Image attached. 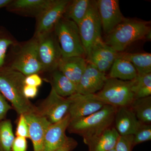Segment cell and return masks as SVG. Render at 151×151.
Masks as SVG:
<instances>
[{"mask_svg": "<svg viewBox=\"0 0 151 151\" xmlns=\"http://www.w3.org/2000/svg\"><path fill=\"white\" fill-rule=\"evenodd\" d=\"M25 76L9 66L0 68V92L19 115L37 112V106L24 94Z\"/></svg>", "mask_w": 151, "mask_h": 151, "instance_id": "6da1fadb", "label": "cell"}, {"mask_svg": "<svg viewBox=\"0 0 151 151\" xmlns=\"http://www.w3.org/2000/svg\"><path fill=\"white\" fill-rule=\"evenodd\" d=\"M117 108L105 105L100 111L91 115L70 120L67 130L83 138L85 145L106 129L113 126Z\"/></svg>", "mask_w": 151, "mask_h": 151, "instance_id": "7a4b0ae2", "label": "cell"}, {"mask_svg": "<svg viewBox=\"0 0 151 151\" xmlns=\"http://www.w3.org/2000/svg\"><path fill=\"white\" fill-rule=\"evenodd\" d=\"M150 32L149 22L125 18L107 35L105 42L121 53L133 42L146 38Z\"/></svg>", "mask_w": 151, "mask_h": 151, "instance_id": "3957f363", "label": "cell"}, {"mask_svg": "<svg viewBox=\"0 0 151 151\" xmlns=\"http://www.w3.org/2000/svg\"><path fill=\"white\" fill-rule=\"evenodd\" d=\"M54 31L61 50L63 57H86L78 25L63 17L55 24Z\"/></svg>", "mask_w": 151, "mask_h": 151, "instance_id": "277c9868", "label": "cell"}, {"mask_svg": "<svg viewBox=\"0 0 151 151\" xmlns=\"http://www.w3.org/2000/svg\"><path fill=\"white\" fill-rule=\"evenodd\" d=\"M95 94L105 105L117 108L129 106L134 99L132 81L117 78H108L102 89Z\"/></svg>", "mask_w": 151, "mask_h": 151, "instance_id": "5b68a950", "label": "cell"}, {"mask_svg": "<svg viewBox=\"0 0 151 151\" xmlns=\"http://www.w3.org/2000/svg\"><path fill=\"white\" fill-rule=\"evenodd\" d=\"M38 39L34 36L22 45L9 67L27 76L43 72L38 54Z\"/></svg>", "mask_w": 151, "mask_h": 151, "instance_id": "8992f818", "label": "cell"}, {"mask_svg": "<svg viewBox=\"0 0 151 151\" xmlns=\"http://www.w3.org/2000/svg\"><path fill=\"white\" fill-rule=\"evenodd\" d=\"M86 56L93 45L102 40V24L97 9V1H92L86 16L78 26Z\"/></svg>", "mask_w": 151, "mask_h": 151, "instance_id": "52a82bcc", "label": "cell"}, {"mask_svg": "<svg viewBox=\"0 0 151 151\" xmlns=\"http://www.w3.org/2000/svg\"><path fill=\"white\" fill-rule=\"evenodd\" d=\"M37 37L38 39L39 57L43 72H51L57 70L62 55L54 29Z\"/></svg>", "mask_w": 151, "mask_h": 151, "instance_id": "ba28073f", "label": "cell"}, {"mask_svg": "<svg viewBox=\"0 0 151 151\" xmlns=\"http://www.w3.org/2000/svg\"><path fill=\"white\" fill-rule=\"evenodd\" d=\"M70 101L52 89L47 97L37 106L35 114L45 117L51 124L59 122L68 114Z\"/></svg>", "mask_w": 151, "mask_h": 151, "instance_id": "9c48e42d", "label": "cell"}, {"mask_svg": "<svg viewBox=\"0 0 151 151\" xmlns=\"http://www.w3.org/2000/svg\"><path fill=\"white\" fill-rule=\"evenodd\" d=\"M67 98L70 101L68 114L70 120L89 116L100 111L106 105L95 94L76 93Z\"/></svg>", "mask_w": 151, "mask_h": 151, "instance_id": "30bf717a", "label": "cell"}, {"mask_svg": "<svg viewBox=\"0 0 151 151\" xmlns=\"http://www.w3.org/2000/svg\"><path fill=\"white\" fill-rule=\"evenodd\" d=\"M97 9L102 29L107 35L125 19L118 0H98Z\"/></svg>", "mask_w": 151, "mask_h": 151, "instance_id": "8fae6325", "label": "cell"}, {"mask_svg": "<svg viewBox=\"0 0 151 151\" xmlns=\"http://www.w3.org/2000/svg\"><path fill=\"white\" fill-rule=\"evenodd\" d=\"M69 2L68 0H53L51 5L37 18L35 36L37 37L53 30L63 17Z\"/></svg>", "mask_w": 151, "mask_h": 151, "instance_id": "7c38bea8", "label": "cell"}, {"mask_svg": "<svg viewBox=\"0 0 151 151\" xmlns=\"http://www.w3.org/2000/svg\"><path fill=\"white\" fill-rule=\"evenodd\" d=\"M108 78L106 73L100 72L87 63L86 69L76 86V93L96 94L102 89Z\"/></svg>", "mask_w": 151, "mask_h": 151, "instance_id": "4fadbf2b", "label": "cell"}, {"mask_svg": "<svg viewBox=\"0 0 151 151\" xmlns=\"http://www.w3.org/2000/svg\"><path fill=\"white\" fill-rule=\"evenodd\" d=\"M70 122L69 114L59 122L51 124L45 136L44 151H53L63 145L68 137L65 132Z\"/></svg>", "mask_w": 151, "mask_h": 151, "instance_id": "5bb4252c", "label": "cell"}, {"mask_svg": "<svg viewBox=\"0 0 151 151\" xmlns=\"http://www.w3.org/2000/svg\"><path fill=\"white\" fill-rule=\"evenodd\" d=\"M141 124L130 106L117 108L113 126L120 136L134 135Z\"/></svg>", "mask_w": 151, "mask_h": 151, "instance_id": "9a60e30c", "label": "cell"}, {"mask_svg": "<svg viewBox=\"0 0 151 151\" xmlns=\"http://www.w3.org/2000/svg\"><path fill=\"white\" fill-rule=\"evenodd\" d=\"M24 116L28 125L29 139L32 142L34 151H44L45 136L51 123L45 117L35 113Z\"/></svg>", "mask_w": 151, "mask_h": 151, "instance_id": "2e32d148", "label": "cell"}, {"mask_svg": "<svg viewBox=\"0 0 151 151\" xmlns=\"http://www.w3.org/2000/svg\"><path fill=\"white\" fill-rule=\"evenodd\" d=\"M53 0H15L6 7L8 10L38 18L53 2Z\"/></svg>", "mask_w": 151, "mask_h": 151, "instance_id": "e0dca14e", "label": "cell"}, {"mask_svg": "<svg viewBox=\"0 0 151 151\" xmlns=\"http://www.w3.org/2000/svg\"><path fill=\"white\" fill-rule=\"evenodd\" d=\"M87 64L86 58L83 57H62L57 69L77 86Z\"/></svg>", "mask_w": 151, "mask_h": 151, "instance_id": "ac0fdd59", "label": "cell"}, {"mask_svg": "<svg viewBox=\"0 0 151 151\" xmlns=\"http://www.w3.org/2000/svg\"><path fill=\"white\" fill-rule=\"evenodd\" d=\"M120 137L114 126L110 127L86 144L88 151H110L114 150Z\"/></svg>", "mask_w": 151, "mask_h": 151, "instance_id": "d6986e66", "label": "cell"}, {"mask_svg": "<svg viewBox=\"0 0 151 151\" xmlns=\"http://www.w3.org/2000/svg\"><path fill=\"white\" fill-rule=\"evenodd\" d=\"M110 70L108 78L122 81H132L137 75V70L132 63L120 56L114 60Z\"/></svg>", "mask_w": 151, "mask_h": 151, "instance_id": "ffe728a7", "label": "cell"}, {"mask_svg": "<svg viewBox=\"0 0 151 151\" xmlns=\"http://www.w3.org/2000/svg\"><path fill=\"white\" fill-rule=\"evenodd\" d=\"M51 88L57 94L63 97H70L76 93V86L59 70L51 72Z\"/></svg>", "mask_w": 151, "mask_h": 151, "instance_id": "44dd1931", "label": "cell"}, {"mask_svg": "<svg viewBox=\"0 0 151 151\" xmlns=\"http://www.w3.org/2000/svg\"><path fill=\"white\" fill-rule=\"evenodd\" d=\"M92 1L91 0L69 1L63 17L78 26L86 16Z\"/></svg>", "mask_w": 151, "mask_h": 151, "instance_id": "7402d4cb", "label": "cell"}, {"mask_svg": "<svg viewBox=\"0 0 151 151\" xmlns=\"http://www.w3.org/2000/svg\"><path fill=\"white\" fill-rule=\"evenodd\" d=\"M119 56L129 61L137 73H151V54L149 52L121 53Z\"/></svg>", "mask_w": 151, "mask_h": 151, "instance_id": "603a6c76", "label": "cell"}, {"mask_svg": "<svg viewBox=\"0 0 151 151\" xmlns=\"http://www.w3.org/2000/svg\"><path fill=\"white\" fill-rule=\"evenodd\" d=\"M129 106L141 123L151 124V96L134 99Z\"/></svg>", "mask_w": 151, "mask_h": 151, "instance_id": "cb8c5ba5", "label": "cell"}, {"mask_svg": "<svg viewBox=\"0 0 151 151\" xmlns=\"http://www.w3.org/2000/svg\"><path fill=\"white\" fill-rule=\"evenodd\" d=\"M132 91L134 99L151 96V73L139 74L132 80Z\"/></svg>", "mask_w": 151, "mask_h": 151, "instance_id": "d4e9b609", "label": "cell"}, {"mask_svg": "<svg viewBox=\"0 0 151 151\" xmlns=\"http://www.w3.org/2000/svg\"><path fill=\"white\" fill-rule=\"evenodd\" d=\"M119 52L106 44L102 40L98 41L93 45L86 58L90 56H96L113 64L114 60L119 57Z\"/></svg>", "mask_w": 151, "mask_h": 151, "instance_id": "484cf974", "label": "cell"}, {"mask_svg": "<svg viewBox=\"0 0 151 151\" xmlns=\"http://www.w3.org/2000/svg\"><path fill=\"white\" fill-rule=\"evenodd\" d=\"M15 138L11 120L0 121V151H12Z\"/></svg>", "mask_w": 151, "mask_h": 151, "instance_id": "4316f807", "label": "cell"}, {"mask_svg": "<svg viewBox=\"0 0 151 151\" xmlns=\"http://www.w3.org/2000/svg\"><path fill=\"white\" fill-rule=\"evenodd\" d=\"M133 136V145L135 146L151 140V124H141Z\"/></svg>", "mask_w": 151, "mask_h": 151, "instance_id": "83f0119b", "label": "cell"}, {"mask_svg": "<svg viewBox=\"0 0 151 151\" xmlns=\"http://www.w3.org/2000/svg\"><path fill=\"white\" fill-rule=\"evenodd\" d=\"M88 63L92 64L100 72L106 73L110 70L112 64L105 60L96 56H90L86 58Z\"/></svg>", "mask_w": 151, "mask_h": 151, "instance_id": "f1b7e54d", "label": "cell"}, {"mask_svg": "<svg viewBox=\"0 0 151 151\" xmlns=\"http://www.w3.org/2000/svg\"><path fill=\"white\" fill-rule=\"evenodd\" d=\"M134 147L133 135L120 136L115 150L116 151H132Z\"/></svg>", "mask_w": 151, "mask_h": 151, "instance_id": "f546056e", "label": "cell"}, {"mask_svg": "<svg viewBox=\"0 0 151 151\" xmlns=\"http://www.w3.org/2000/svg\"><path fill=\"white\" fill-rule=\"evenodd\" d=\"M15 135L16 137H22L26 139L29 138L28 125L23 114L19 115L16 129Z\"/></svg>", "mask_w": 151, "mask_h": 151, "instance_id": "4dcf8cb0", "label": "cell"}, {"mask_svg": "<svg viewBox=\"0 0 151 151\" xmlns=\"http://www.w3.org/2000/svg\"><path fill=\"white\" fill-rule=\"evenodd\" d=\"M13 44L14 41L11 39L0 36V68L4 66L8 49Z\"/></svg>", "mask_w": 151, "mask_h": 151, "instance_id": "1f68e13d", "label": "cell"}, {"mask_svg": "<svg viewBox=\"0 0 151 151\" xmlns=\"http://www.w3.org/2000/svg\"><path fill=\"white\" fill-rule=\"evenodd\" d=\"M12 109H13L12 107L0 92V121L6 119L7 113Z\"/></svg>", "mask_w": 151, "mask_h": 151, "instance_id": "d6a6232c", "label": "cell"}, {"mask_svg": "<svg viewBox=\"0 0 151 151\" xmlns=\"http://www.w3.org/2000/svg\"><path fill=\"white\" fill-rule=\"evenodd\" d=\"M27 149L26 138L18 137L15 138L12 146V151H26Z\"/></svg>", "mask_w": 151, "mask_h": 151, "instance_id": "836d02e7", "label": "cell"}, {"mask_svg": "<svg viewBox=\"0 0 151 151\" xmlns=\"http://www.w3.org/2000/svg\"><path fill=\"white\" fill-rule=\"evenodd\" d=\"M42 78L37 73L27 76L25 78V85L38 87L42 84Z\"/></svg>", "mask_w": 151, "mask_h": 151, "instance_id": "e575fe53", "label": "cell"}, {"mask_svg": "<svg viewBox=\"0 0 151 151\" xmlns=\"http://www.w3.org/2000/svg\"><path fill=\"white\" fill-rule=\"evenodd\" d=\"M78 145L77 141L73 138L68 137L63 145L53 151H72Z\"/></svg>", "mask_w": 151, "mask_h": 151, "instance_id": "d590c367", "label": "cell"}, {"mask_svg": "<svg viewBox=\"0 0 151 151\" xmlns=\"http://www.w3.org/2000/svg\"><path fill=\"white\" fill-rule=\"evenodd\" d=\"M38 87L25 85L23 89V93L25 97L29 100L33 99L37 96Z\"/></svg>", "mask_w": 151, "mask_h": 151, "instance_id": "8d00e7d4", "label": "cell"}, {"mask_svg": "<svg viewBox=\"0 0 151 151\" xmlns=\"http://www.w3.org/2000/svg\"><path fill=\"white\" fill-rule=\"evenodd\" d=\"M12 1V0H0V9L4 7H6Z\"/></svg>", "mask_w": 151, "mask_h": 151, "instance_id": "74e56055", "label": "cell"}, {"mask_svg": "<svg viewBox=\"0 0 151 151\" xmlns=\"http://www.w3.org/2000/svg\"><path fill=\"white\" fill-rule=\"evenodd\" d=\"M116 151V150H115V149H114V150H111V151Z\"/></svg>", "mask_w": 151, "mask_h": 151, "instance_id": "f35d334b", "label": "cell"}]
</instances>
